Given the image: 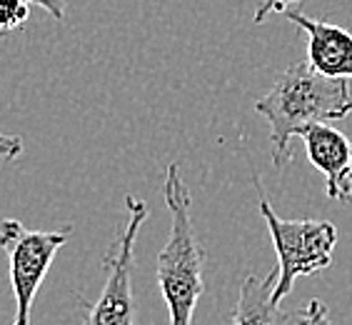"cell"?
I'll use <instances>...</instances> for the list:
<instances>
[{
    "label": "cell",
    "instance_id": "obj_3",
    "mask_svg": "<svg viewBox=\"0 0 352 325\" xmlns=\"http://www.w3.org/2000/svg\"><path fill=\"white\" fill-rule=\"evenodd\" d=\"M260 196V216L267 223L272 245L278 253V280L272 288V303H283L292 291L295 280L302 275H312L330 268L335 245H338V228L330 220H285L280 218L267 198L263 196V188L258 185Z\"/></svg>",
    "mask_w": 352,
    "mask_h": 325
},
{
    "label": "cell",
    "instance_id": "obj_4",
    "mask_svg": "<svg viewBox=\"0 0 352 325\" xmlns=\"http://www.w3.org/2000/svg\"><path fill=\"white\" fill-rule=\"evenodd\" d=\"M128 223L118 233L116 243L102 258L105 285L100 298L85 311L82 325H135V300H133V265L135 243L142 223L148 220V203L138 196H125Z\"/></svg>",
    "mask_w": 352,
    "mask_h": 325
},
{
    "label": "cell",
    "instance_id": "obj_8",
    "mask_svg": "<svg viewBox=\"0 0 352 325\" xmlns=\"http://www.w3.org/2000/svg\"><path fill=\"white\" fill-rule=\"evenodd\" d=\"M275 280H278V271L265 278L248 275L240 285L230 325H290L292 320H298V313H287L278 303H272Z\"/></svg>",
    "mask_w": 352,
    "mask_h": 325
},
{
    "label": "cell",
    "instance_id": "obj_2",
    "mask_svg": "<svg viewBox=\"0 0 352 325\" xmlns=\"http://www.w3.org/2000/svg\"><path fill=\"white\" fill-rule=\"evenodd\" d=\"M165 205L170 210V238L157 255V285L168 305L170 325H192L195 305L205 291L203 263L205 251L197 243L195 225L190 216V190L177 162H170L165 173Z\"/></svg>",
    "mask_w": 352,
    "mask_h": 325
},
{
    "label": "cell",
    "instance_id": "obj_9",
    "mask_svg": "<svg viewBox=\"0 0 352 325\" xmlns=\"http://www.w3.org/2000/svg\"><path fill=\"white\" fill-rule=\"evenodd\" d=\"M28 18H30L28 0H0V35L23 30Z\"/></svg>",
    "mask_w": 352,
    "mask_h": 325
},
{
    "label": "cell",
    "instance_id": "obj_7",
    "mask_svg": "<svg viewBox=\"0 0 352 325\" xmlns=\"http://www.w3.org/2000/svg\"><path fill=\"white\" fill-rule=\"evenodd\" d=\"M285 18L307 35V65L315 73L352 81V33L332 23L315 21L300 10H287Z\"/></svg>",
    "mask_w": 352,
    "mask_h": 325
},
{
    "label": "cell",
    "instance_id": "obj_11",
    "mask_svg": "<svg viewBox=\"0 0 352 325\" xmlns=\"http://www.w3.org/2000/svg\"><path fill=\"white\" fill-rule=\"evenodd\" d=\"M298 323L300 325H332L325 303L318 298H312L310 303L305 305V311L298 313Z\"/></svg>",
    "mask_w": 352,
    "mask_h": 325
},
{
    "label": "cell",
    "instance_id": "obj_5",
    "mask_svg": "<svg viewBox=\"0 0 352 325\" xmlns=\"http://www.w3.org/2000/svg\"><path fill=\"white\" fill-rule=\"evenodd\" d=\"M70 228L65 231H28L21 220L0 223V248L10 260V283L15 295L13 325H30L33 300L41 291L55 255L68 243Z\"/></svg>",
    "mask_w": 352,
    "mask_h": 325
},
{
    "label": "cell",
    "instance_id": "obj_13",
    "mask_svg": "<svg viewBox=\"0 0 352 325\" xmlns=\"http://www.w3.org/2000/svg\"><path fill=\"white\" fill-rule=\"evenodd\" d=\"M30 6H38L43 8L50 18H55V21H63L65 18V6H68V0H28Z\"/></svg>",
    "mask_w": 352,
    "mask_h": 325
},
{
    "label": "cell",
    "instance_id": "obj_10",
    "mask_svg": "<svg viewBox=\"0 0 352 325\" xmlns=\"http://www.w3.org/2000/svg\"><path fill=\"white\" fill-rule=\"evenodd\" d=\"M302 0H263L252 15V23L260 25L263 21H267L272 13H287V10H295V6H300Z\"/></svg>",
    "mask_w": 352,
    "mask_h": 325
},
{
    "label": "cell",
    "instance_id": "obj_12",
    "mask_svg": "<svg viewBox=\"0 0 352 325\" xmlns=\"http://www.w3.org/2000/svg\"><path fill=\"white\" fill-rule=\"evenodd\" d=\"M23 153V138L0 133V160H15Z\"/></svg>",
    "mask_w": 352,
    "mask_h": 325
},
{
    "label": "cell",
    "instance_id": "obj_1",
    "mask_svg": "<svg viewBox=\"0 0 352 325\" xmlns=\"http://www.w3.org/2000/svg\"><path fill=\"white\" fill-rule=\"evenodd\" d=\"M255 110L270 123L272 162L283 168L292 156L290 140L312 123L342 120L352 113L350 83L315 73L307 61L292 63L272 83L267 95L255 103Z\"/></svg>",
    "mask_w": 352,
    "mask_h": 325
},
{
    "label": "cell",
    "instance_id": "obj_6",
    "mask_svg": "<svg viewBox=\"0 0 352 325\" xmlns=\"http://www.w3.org/2000/svg\"><path fill=\"white\" fill-rule=\"evenodd\" d=\"M302 138L312 168L325 176L330 200H352V143L327 123H312L298 133Z\"/></svg>",
    "mask_w": 352,
    "mask_h": 325
}]
</instances>
